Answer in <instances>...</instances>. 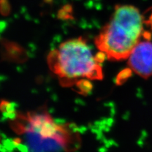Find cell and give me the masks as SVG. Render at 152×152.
I'll use <instances>...</instances> for the list:
<instances>
[{
  "label": "cell",
  "mask_w": 152,
  "mask_h": 152,
  "mask_svg": "<svg viewBox=\"0 0 152 152\" xmlns=\"http://www.w3.org/2000/svg\"><path fill=\"white\" fill-rule=\"evenodd\" d=\"M105 58L100 51L94 55L86 40L79 37L64 41L51 50L47 62L63 86L78 88L89 80L102 79V62Z\"/></svg>",
  "instance_id": "cell-2"
},
{
  "label": "cell",
  "mask_w": 152,
  "mask_h": 152,
  "mask_svg": "<svg viewBox=\"0 0 152 152\" xmlns=\"http://www.w3.org/2000/svg\"><path fill=\"white\" fill-rule=\"evenodd\" d=\"M10 127L18 136L15 142L22 152H72L80 146L79 134L71 124L57 123L45 107L14 112Z\"/></svg>",
  "instance_id": "cell-1"
},
{
  "label": "cell",
  "mask_w": 152,
  "mask_h": 152,
  "mask_svg": "<svg viewBox=\"0 0 152 152\" xmlns=\"http://www.w3.org/2000/svg\"><path fill=\"white\" fill-rule=\"evenodd\" d=\"M147 23V25L150 26L151 28H152V10H151V13L150 14V16L148 17V18L147 19V22H145Z\"/></svg>",
  "instance_id": "cell-5"
},
{
  "label": "cell",
  "mask_w": 152,
  "mask_h": 152,
  "mask_svg": "<svg viewBox=\"0 0 152 152\" xmlns=\"http://www.w3.org/2000/svg\"><path fill=\"white\" fill-rule=\"evenodd\" d=\"M144 17L132 5H117L95 39V45L107 58L127 59L143 35Z\"/></svg>",
  "instance_id": "cell-3"
},
{
  "label": "cell",
  "mask_w": 152,
  "mask_h": 152,
  "mask_svg": "<svg viewBox=\"0 0 152 152\" xmlns=\"http://www.w3.org/2000/svg\"><path fill=\"white\" fill-rule=\"evenodd\" d=\"M127 59L133 72L145 79L152 76V42L150 39L141 40Z\"/></svg>",
  "instance_id": "cell-4"
}]
</instances>
